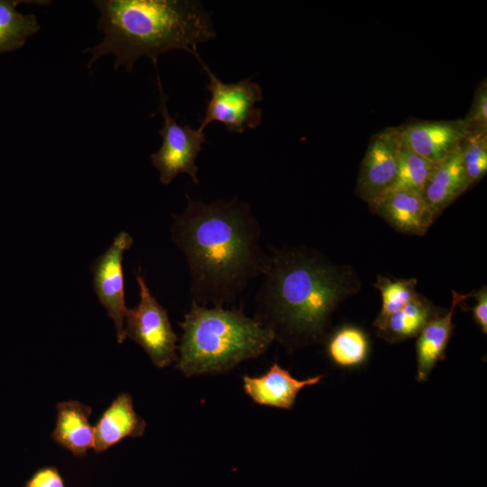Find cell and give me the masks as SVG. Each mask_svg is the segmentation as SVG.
<instances>
[{"mask_svg": "<svg viewBox=\"0 0 487 487\" xmlns=\"http://www.w3.org/2000/svg\"><path fill=\"white\" fill-rule=\"evenodd\" d=\"M472 296L473 293L459 294L453 290L449 310L443 315L437 313L434 316L418 334L416 343L418 381H427L437 363L445 359L446 349L455 329V309Z\"/></svg>", "mask_w": 487, "mask_h": 487, "instance_id": "7c38bea8", "label": "cell"}, {"mask_svg": "<svg viewBox=\"0 0 487 487\" xmlns=\"http://www.w3.org/2000/svg\"><path fill=\"white\" fill-rule=\"evenodd\" d=\"M145 428L146 423L136 413L131 395L120 393L94 427L93 449L104 452L125 437L142 436Z\"/></svg>", "mask_w": 487, "mask_h": 487, "instance_id": "5bb4252c", "label": "cell"}, {"mask_svg": "<svg viewBox=\"0 0 487 487\" xmlns=\"http://www.w3.org/2000/svg\"><path fill=\"white\" fill-rule=\"evenodd\" d=\"M400 148L398 128H386L370 140L362 161L356 192L371 207L389 191L394 182Z\"/></svg>", "mask_w": 487, "mask_h": 487, "instance_id": "9c48e42d", "label": "cell"}, {"mask_svg": "<svg viewBox=\"0 0 487 487\" xmlns=\"http://www.w3.org/2000/svg\"><path fill=\"white\" fill-rule=\"evenodd\" d=\"M322 375L299 380L277 362L258 377L244 375L243 387L245 394L256 404L283 409H291L298 394L306 387L319 383Z\"/></svg>", "mask_w": 487, "mask_h": 487, "instance_id": "8fae6325", "label": "cell"}, {"mask_svg": "<svg viewBox=\"0 0 487 487\" xmlns=\"http://www.w3.org/2000/svg\"><path fill=\"white\" fill-rule=\"evenodd\" d=\"M269 255L254 318L289 349L322 342L335 309L359 288L354 272L304 247Z\"/></svg>", "mask_w": 487, "mask_h": 487, "instance_id": "7a4b0ae2", "label": "cell"}, {"mask_svg": "<svg viewBox=\"0 0 487 487\" xmlns=\"http://www.w3.org/2000/svg\"><path fill=\"white\" fill-rule=\"evenodd\" d=\"M402 146L438 163L457 152L470 133L463 120L419 122L398 128Z\"/></svg>", "mask_w": 487, "mask_h": 487, "instance_id": "30bf717a", "label": "cell"}, {"mask_svg": "<svg viewBox=\"0 0 487 487\" xmlns=\"http://www.w3.org/2000/svg\"><path fill=\"white\" fill-rule=\"evenodd\" d=\"M56 410L52 438L74 455H85L94 445V427L89 422L91 407L78 400H68L58 403Z\"/></svg>", "mask_w": 487, "mask_h": 487, "instance_id": "2e32d148", "label": "cell"}, {"mask_svg": "<svg viewBox=\"0 0 487 487\" xmlns=\"http://www.w3.org/2000/svg\"><path fill=\"white\" fill-rule=\"evenodd\" d=\"M134 274L140 299L133 308L127 309L124 335L140 345L157 368H164L177 361L178 336L167 309L151 292L141 270Z\"/></svg>", "mask_w": 487, "mask_h": 487, "instance_id": "5b68a950", "label": "cell"}, {"mask_svg": "<svg viewBox=\"0 0 487 487\" xmlns=\"http://www.w3.org/2000/svg\"><path fill=\"white\" fill-rule=\"evenodd\" d=\"M470 132L486 131L487 128V87L479 85L468 115L464 119Z\"/></svg>", "mask_w": 487, "mask_h": 487, "instance_id": "603a6c76", "label": "cell"}, {"mask_svg": "<svg viewBox=\"0 0 487 487\" xmlns=\"http://www.w3.org/2000/svg\"><path fill=\"white\" fill-rule=\"evenodd\" d=\"M436 164L400 143L397 174L389 191L409 190L422 194Z\"/></svg>", "mask_w": 487, "mask_h": 487, "instance_id": "ffe728a7", "label": "cell"}, {"mask_svg": "<svg viewBox=\"0 0 487 487\" xmlns=\"http://www.w3.org/2000/svg\"><path fill=\"white\" fill-rule=\"evenodd\" d=\"M25 1L0 0V54L23 47L41 29L33 14H23L16 7Z\"/></svg>", "mask_w": 487, "mask_h": 487, "instance_id": "d6986e66", "label": "cell"}, {"mask_svg": "<svg viewBox=\"0 0 487 487\" xmlns=\"http://www.w3.org/2000/svg\"><path fill=\"white\" fill-rule=\"evenodd\" d=\"M416 286V279L392 280L379 276L374 287L381 293V308L373 326L378 328L391 314L411 301L418 295Z\"/></svg>", "mask_w": 487, "mask_h": 487, "instance_id": "44dd1931", "label": "cell"}, {"mask_svg": "<svg viewBox=\"0 0 487 487\" xmlns=\"http://www.w3.org/2000/svg\"><path fill=\"white\" fill-rule=\"evenodd\" d=\"M186 198L185 209L172 215L170 234L188 263L192 300L224 308L268 265L260 224L251 207L236 198L209 203L188 194Z\"/></svg>", "mask_w": 487, "mask_h": 487, "instance_id": "6da1fadb", "label": "cell"}, {"mask_svg": "<svg viewBox=\"0 0 487 487\" xmlns=\"http://www.w3.org/2000/svg\"><path fill=\"white\" fill-rule=\"evenodd\" d=\"M372 208L395 229L409 234H424L435 220L422 194L414 191H389Z\"/></svg>", "mask_w": 487, "mask_h": 487, "instance_id": "4fadbf2b", "label": "cell"}, {"mask_svg": "<svg viewBox=\"0 0 487 487\" xmlns=\"http://www.w3.org/2000/svg\"><path fill=\"white\" fill-rule=\"evenodd\" d=\"M157 85L161 96L160 112L163 126L159 131L162 143L158 152L151 154L152 164L160 173L162 185H169L179 174H188L198 185L196 159L207 142L206 133L188 124H180L169 113L167 96L157 73Z\"/></svg>", "mask_w": 487, "mask_h": 487, "instance_id": "52a82bcc", "label": "cell"}, {"mask_svg": "<svg viewBox=\"0 0 487 487\" xmlns=\"http://www.w3.org/2000/svg\"><path fill=\"white\" fill-rule=\"evenodd\" d=\"M133 244V240L127 232H120L91 266L93 289L115 324L118 344L125 339L124 321L128 309L124 298L123 256Z\"/></svg>", "mask_w": 487, "mask_h": 487, "instance_id": "ba28073f", "label": "cell"}, {"mask_svg": "<svg viewBox=\"0 0 487 487\" xmlns=\"http://www.w3.org/2000/svg\"><path fill=\"white\" fill-rule=\"evenodd\" d=\"M469 186L460 147L454 154L435 165L422 196L436 218Z\"/></svg>", "mask_w": 487, "mask_h": 487, "instance_id": "9a60e30c", "label": "cell"}, {"mask_svg": "<svg viewBox=\"0 0 487 487\" xmlns=\"http://www.w3.org/2000/svg\"><path fill=\"white\" fill-rule=\"evenodd\" d=\"M180 327L176 367L188 377L226 372L260 356L275 340L271 328L241 309L206 307L193 300Z\"/></svg>", "mask_w": 487, "mask_h": 487, "instance_id": "277c9868", "label": "cell"}, {"mask_svg": "<svg viewBox=\"0 0 487 487\" xmlns=\"http://www.w3.org/2000/svg\"><path fill=\"white\" fill-rule=\"evenodd\" d=\"M369 336L360 327L343 326L326 340L330 361L342 369H356L364 365L370 354Z\"/></svg>", "mask_w": 487, "mask_h": 487, "instance_id": "ac0fdd59", "label": "cell"}, {"mask_svg": "<svg viewBox=\"0 0 487 487\" xmlns=\"http://www.w3.org/2000/svg\"><path fill=\"white\" fill-rule=\"evenodd\" d=\"M23 487H64V482L55 467H44L38 470Z\"/></svg>", "mask_w": 487, "mask_h": 487, "instance_id": "cb8c5ba5", "label": "cell"}, {"mask_svg": "<svg viewBox=\"0 0 487 487\" xmlns=\"http://www.w3.org/2000/svg\"><path fill=\"white\" fill-rule=\"evenodd\" d=\"M437 313L419 294L391 314L377 329L378 335L390 344L418 336L427 323Z\"/></svg>", "mask_w": 487, "mask_h": 487, "instance_id": "e0dca14e", "label": "cell"}, {"mask_svg": "<svg viewBox=\"0 0 487 487\" xmlns=\"http://www.w3.org/2000/svg\"><path fill=\"white\" fill-rule=\"evenodd\" d=\"M461 153L468 182L472 185L487 171L486 131L470 132L461 143Z\"/></svg>", "mask_w": 487, "mask_h": 487, "instance_id": "7402d4cb", "label": "cell"}, {"mask_svg": "<svg viewBox=\"0 0 487 487\" xmlns=\"http://www.w3.org/2000/svg\"><path fill=\"white\" fill-rule=\"evenodd\" d=\"M477 303L471 308L475 323L480 326L483 334L487 333V289L482 287L473 294Z\"/></svg>", "mask_w": 487, "mask_h": 487, "instance_id": "d4e9b609", "label": "cell"}, {"mask_svg": "<svg viewBox=\"0 0 487 487\" xmlns=\"http://www.w3.org/2000/svg\"><path fill=\"white\" fill-rule=\"evenodd\" d=\"M97 29L104 37L85 52L90 54L87 68L99 58L113 54L114 69L131 71L142 57L157 68L161 54L186 51L196 58L198 47L216 37L211 14L195 0H96Z\"/></svg>", "mask_w": 487, "mask_h": 487, "instance_id": "3957f363", "label": "cell"}, {"mask_svg": "<svg viewBox=\"0 0 487 487\" xmlns=\"http://www.w3.org/2000/svg\"><path fill=\"white\" fill-rule=\"evenodd\" d=\"M208 78L210 98L198 130L204 132L212 122L222 123L230 133H243L247 128L258 127L262 110L256 104L262 100L261 86L252 78L234 83L221 81L200 56L196 58Z\"/></svg>", "mask_w": 487, "mask_h": 487, "instance_id": "8992f818", "label": "cell"}]
</instances>
